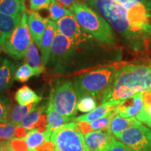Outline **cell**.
I'll list each match as a JSON object with an SVG mask.
<instances>
[{
	"instance_id": "6da1fadb",
	"label": "cell",
	"mask_w": 151,
	"mask_h": 151,
	"mask_svg": "<svg viewBox=\"0 0 151 151\" xmlns=\"http://www.w3.org/2000/svg\"><path fill=\"white\" fill-rule=\"evenodd\" d=\"M97 11L134 50L146 48L151 38V1L124 6L113 0H81Z\"/></svg>"
},
{
	"instance_id": "7a4b0ae2",
	"label": "cell",
	"mask_w": 151,
	"mask_h": 151,
	"mask_svg": "<svg viewBox=\"0 0 151 151\" xmlns=\"http://www.w3.org/2000/svg\"><path fill=\"white\" fill-rule=\"evenodd\" d=\"M151 90V66L129 65L117 70L113 80L104 94L101 104L120 103L134 94Z\"/></svg>"
},
{
	"instance_id": "3957f363",
	"label": "cell",
	"mask_w": 151,
	"mask_h": 151,
	"mask_svg": "<svg viewBox=\"0 0 151 151\" xmlns=\"http://www.w3.org/2000/svg\"><path fill=\"white\" fill-rule=\"evenodd\" d=\"M70 11L79 25L87 33L100 42L110 46L116 45L113 28L97 11L81 0L73 3Z\"/></svg>"
},
{
	"instance_id": "277c9868",
	"label": "cell",
	"mask_w": 151,
	"mask_h": 151,
	"mask_svg": "<svg viewBox=\"0 0 151 151\" xmlns=\"http://www.w3.org/2000/svg\"><path fill=\"white\" fill-rule=\"evenodd\" d=\"M118 70L116 65H109L73 77V84L78 99L86 96L99 99L112 83Z\"/></svg>"
},
{
	"instance_id": "5b68a950",
	"label": "cell",
	"mask_w": 151,
	"mask_h": 151,
	"mask_svg": "<svg viewBox=\"0 0 151 151\" xmlns=\"http://www.w3.org/2000/svg\"><path fill=\"white\" fill-rule=\"evenodd\" d=\"M78 97L73 81L62 79L55 83L50 90L48 106L72 120L76 113Z\"/></svg>"
},
{
	"instance_id": "8992f818",
	"label": "cell",
	"mask_w": 151,
	"mask_h": 151,
	"mask_svg": "<svg viewBox=\"0 0 151 151\" xmlns=\"http://www.w3.org/2000/svg\"><path fill=\"white\" fill-rule=\"evenodd\" d=\"M28 15L29 13L24 11L18 25L1 48L5 53L16 60H21L25 57L28 47L33 41L27 25Z\"/></svg>"
},
{
	"instance_id": "52a82bcc",
	"label": "cell",
	"mask_w": 151,
	"mask_h": 151,
	"mask_svg": "<svg viewBox=\"0 0 151 151\" xmlns=\"http://www.w3.org/2000/svg\"><path fill=\"white\" fill-rule=\"evenodd\" d=\"M50 140L55 146V151H89L83 134L76 129L72 121L54 130Z\"/></svg>"
},
{
	"instance_id": "ba28073f",
	"label": "cell",
	"mask_w": 151,
	"mask_h": 151,
	"mask_svg": "<svg viewBox=\"0 0 151 151\" xmlns=\"http://www.w3.org/2000/svg\"><path fill=\"white\" fill-rule=\"evenodd\" d=\"M117 139L132 151H151V130L142 124L128 128Z\"/></svg>"
},
{
	"instance_id": "9c48e42d",
	"label": "cell",
	"mask_w": 151,
	"mask_h": 151,
	"mask_svg": "<svg viewBox=\"0 0 151 151\" xmlns=\"http://www.w3.org/2000/svg\"><path fill=\"white\" fill-rule=\"evenodd\" d=\"M89 151H109L116 141L109 131H92L84 136Z\"/></svg>"
},
{
	"instance_id": "30bf717a",
	"label": "cell",
	"mask_w": 151,
	"mask_h": 151,
	"mask_svg": "<svg viewBox=\"0 0 151 151\" xmlns=\"http://www.w3.org/2000/svg\"><path fill=\"white\" fill-rule=\"evenodd\" d=\"M143 92H139L122 100L117 105L115 111L123 118H134L143 108Z\"/></svg>"
},
{
	"instance_id": "8fae6325",
	"label": "cell",
	"mask_w": 151,
	"mask_h": 151,
	"mask_svg": "<svg viewBox=\"0 0 151 151\" xmlns=\"http://www.w3.org/2000/svg\"><path fill=\"white\" fill-rule=\"evenodd\" d=\"M48 22L49 19L43 18L37 11L29 13L27 18L28 28L34 42L38 47L40 46L41 38L46 31Z\"/></svg>"
},
{
	"instance_id": "7c38bea8",
	"label": "cell",
	"mask_w": 151,
	"mask_h": 151,
	"mask_svg": "<svg viewBox=\"0 0 151 151\" xmlns=\"http://www.w3.org/2000/svg\"><path fill=\"white\" fill-rule=\"evenodd\" d=\"M57 29H58V27H57L56 22L51 20H49L46 31L43 33V37L41 38V44L39 46L41 52V61L44 67L48 65L49 60H50Z\"/></svg>"
},
{
	"instance_id": "4fadbf2b",
	"label": "cell",
	"mask_w": 151,
	"mask_h": 151,
	"mask_svg": "<svg viewBox=\"0 0 151 151\" xmlns=\"http://www.w3.org/2000/svg\"><path fill=\"white\" fill-rule=\"evenodd\" d=\"M16 66L7 58H3L0 65V94L12 86L15 80Z\"/></svg>"
},
{
	"instance_id": "5bb4252c",
	"label": "cell",
	"mask_w": 151,
	"mask_h": 151,
	"mask_svg": "<svg viewBox=\"0 0 151 151\" xmlns=\"http://www.w3.org/2000/svg\"><path fill=\"white\" fill-rule=\"evenodd\" d=\"M118 103L106 102L101 104L91 112L74 118L71 121L74 122H91L104 117H106L114 112Z\"/></svg>"
},
{
	"instance_id": "9a60e30c",
	"label": "cell",
	"mask_w": 151,
	"mask_h": 151,
	"mask_svg": "<svg viewBox=\"0 0 151 151\" xmlns=\"http://www.w3.org/2000/svg\"><path fill=\"white\" fill-rule=\"evenodd\" d=\"M21 16L12 17L0 13V50L18 25Z\"/></svg>"
},
{
	"instance_id": "2e32d148",
	"label": "cell",
	"mask_w": 151,
	"mask_h": 151,
	"mask_svg": "<svg viewBox=\"0 0 151 151\" xmlns=\"http://www.w3.org/2000/svg\"><path fill=\"white\" fill-rule=\"evenodd\" d=\"M141 124V122L135 118H123L116 114L111 120L108 131L117 138L122 132L128 128Z\"/></svg>"
},
{
	"instance_id": "e0dca14e",
	"label": "cell",
	"mask_w": 151,
	"mask_h": 151,
	"mask_svg": "<svg viewBox=\"0 0 151 151\" xmlns=\"http://www.w3.org/2000/svg\"><path fill=\"white\" fill-rule=\"evenodd\" d=\"M26 63H27L30 67L35 70L36 76H39L44 71L45 67L43 66L41 58L39 52V49L37 48L36 43L32 41L28 47L25 55Z\"/></svg>"
},
{
	"instance_id": "ac0fdd59",
	"label": "cell",
	"mask_w": 151,
	"mask_h": 151,
	"mask_svg": "<svg viewBox=\"0 0 151 151\" xmlns=\"http://www.w3.org/2000/svg\"><path fill=\"white\" fill-rule=\"evenodd\" d=\"M26 11L22 0H0V13L12 17L21 16Z\"/></svg>"
},
{
	"instance_id": "d6986e66",
	"label": "cell",
	"mask_w": 151,
	"mask_h": 151,
	"mask_svg": "<svg viewBox=\"0 0 151 151\" xmlns=\"http://www.w3.org/2000/svg\"><path fill=\"white\" fill-rule=\"evenodd\" d=\"M37 104H31L27 106L20 104L11 106L7 119L8 123L19 125L28 113L37 106Z\"/></svg>"
},
{
	"instance_id": "ffe728a7",
	"label": "cell",
	"mask_w": 151,
	"mask_h": 151,
	"mask_svg": "<svg viewBox=\"0 0 151 151\" xmlns=\"http://www.w3.org/2000/svg\"><path fill=\"white\" fill-rule=\"evenodd\" d=\"M15 99L18 104L27 106L31 104H39L42 97L38 95L34 90L27 86H23L15 93Z\"/></svg>"
},
{
	"instance_id": "44dd1931",
	"label": "cell",
	"mask_w": 151,
	"mask_h": 151,
	"mask_svg": "<svg viewBox=\"0 0 151 151\" xmlns=\"http://www.w3.org/2000/svg\"><path fill=\"white\" fill-rule=\"evenodd\" d=\"M52 131L50 128L44 132H40L37 130V128L29 130L27 132V135L24 137L27 141L29 150H32L44 143L45 141H50L51 137Z\"/></svg>"
},
{
	"instance_id": "7402d4cb",
	"label": "cell",
	"mask_w": 151,
	"mask_h": 151,
	"mask_svg": "<svg viewBox=\"0 0 151 151\" xmlns=\"http://www.w3.org/2000/svg\"><path fill=\"white\" fill-rule=\"evenodd\" d=\"M47 107H48V106H46L45 104L36 107L35 109H34L32 111H31L28 113L25 118L22 120L19 126H21L28 131L35 128L36 124L39 121L41 115L44 111H46Z\"/></svg>"
},
{
	"instance_id": "603a6c76",
	"label": "cell",
	"mask_w": 151,
	"mask_h": 151,
	"mask_svg": "<svg viewBox=\"0 0 151 151\" xmlns=\"http://www.w3.org/2000/svg\"><path fill=\"white\" fill-rule=\"evenodd\" d=\"M45 113H46L47 119H48V128H50L52 132L71 122V120L62 116L61 114L48 106L47 107Z\"/></svg>"
},
{
	"instance_id": "cb8c5ba5",
	"label": "cell",
	"mask_w": 151,
	"mask_h": 151,
	"mask_svg": "<svg viewBox=\"0 0 151 151\" xmlns=\"http://www.w3.org/2000/svg\"><path fill=\"white\" fill-rule=\"evenodd\" d=\"M50 20L54 22H57L66 16L73 15V13L60 4L57 0H51V4L49 8Z\"/></svg>"
},
{
	"instance_id": "d4e9b609",
	"label": "cell",
	"mask_w": 151,
	"mask_h": 151,
	"mask_svg": "<svg viewBox=\"0 0 151 151\" xmlns=\"http://www.w3.org/2000/svg\"><path fill=\"white\" fill-rule=\"evenodd\" d=\"M32 76H36V73L27 63L20 66L15 73V80L20 83L27 82Z\"/></svg>"
},
{
	"instance_id": "484cf974",
	"label": "cell",
	"mask_w": 151,
	"mask_h": 151,
	"mask_svg": "<svg viewBox=\"0 0 151 151\" xmlns=\"http://www.w3.org/2000/svg\"><path fill=\"white\" fill-rule=\"evenodd\" d=\"M97 101L93 97L86 96L78 99L76 105L77 111L81 113H90L97 108Z\"/></svg>"
},
{
	"instance_id": "4316f807",
	"label": "cell",
	"mask_w": 151,
	"mask_h": 151,
	"mask_svg": "<svg viewBox=\"0 0 151 151\" xmlns=\"http://www.w3.org/2000/svg\"><path fill=\"white\" fill-rule=\"evenodd\" d=\"M117 114L116 111L113 112L109 116L104 117L93 122H89L90 128L92 131H108L110 123L113 117Z\"/></svg>"
},
{
	"instance_id": "83f0119b",
	"label": "cell",
	"mask_w": 151,
	"mask_h": 151,
	"mask_svg": "<svg viewBox=\"0 0 151 151\" xmlns=\"http://www.w3.org/2000/svg\"><path fill=\"white\" fill-rule=\"evenodd\" d=\"M17 127L11 123H0V141H10L16 137Z\"/></svg>"
},
{
	"instance_id": "f1b7e54d",
	"label": "cell",
	"mask_w": 151,
	"mask_h": 151,
	"mask_svg": "<svg viewBox=\"0 0 151 151\" xmlns=\"http://www.w3.org/2000/svg\"><path fill=\"white\" fill-rule=\"evenodd\" d=\"M11 106L10 99L0 94V123H8L7 119Z\"/></svg>"
},
{
	"instance_id": "f546056e",
	"label": "cell",
	"mask_w": 151,
	"mask_h": 151,
	"mask_svg": "<svg viewBox=\"0 0 151 151\" xmlns=\"http://www.w3.org/2000/svg\"><path fill=\"white\" fill-rule=\"evenodd\" d=\"M29 8L32 11L49 9L51 0H29Z\"/></svg>"
},
{
	"instance_id": "4dcf8cb0",
	"label": "cell",
	"mask_w": 151,
	"mask_h": 151,
	"mask_svg": "<svg viewBox=\"0 0 151 151\" xmlns=\"http://www.w3.org/2000/svg\"><path fill=\"white\" fill-rule=\"evenodd\" d=\"M9 142L14 151H28L29 150L25 138H14Z\"/></svg>"
},
{
	"instance_id": "1f68e13d",
	"label": "cell",
	"mask_w": 151,
	"mask_h": 151,
	"mask_svg": "<svg viewBox=\"0 0 151 151\" xmlns=\"http://www.w3.org/2000/svg\"><path fill=\"white\" fill-rule=\"evenodd\" d=\"M136 118L141 122L146 123L151 120V104L148 106H143L141 112L136 116Z\"/></svg>"
},
{
	"instance_id": "d6a6232c",
	"label": "cell",
	"mask_w": 151,
	"mask_h": 151,
	"mask_svg": "<svg viewBox=\"0 0 151 151\" xmlns=\"http://www.w3.org/2000/svg\"><path fill=\"white\" fill-rule=\"evenodd\" d=\"M48 122L47 119L46 114H41L39 120L36 124L35 128H37V130L40 132H44L48 129Z\"/></svg>"
},
{
	"instance_id": "836d02e7",
	"label": "cell",
	"mask_w": 151,
	"mask_h": 151,
	"mask_svg": "<svg viewBox=\"0 0 151 151\" xmlns=\"http://www.w3.org/2000/svg\"><path fill=\"white\" fill-rule=\"evenodd\" d=\"M113 1L119 4L124 6L128 7L148 2L151 0H113Z\"/></svg>"
},
{
	"instance_id": "e575fe53",
	"label": "cell",
	"mask_w": 151,
	"mask_h": 151,
	"mask_svg": "<svg viewBox=\"0 0 151 151\" xmlns=\"http://www.w3.org/2000/svg\"><path fill=\"white\" fill-rule=\"evenodd\" d=\"M35 151H55V146L51 140L45 141L42 144L34 149Z\"/></svg>"
},
{
	"instance_id": "d590c367",
	"label": "cell",
	"mask_w": 151,
	"mask_h": 151,
	"mask_svg": "<svg viewBox=\"0 0 151 151\" xmlns=\"http://www.w3.org/2000/svg\"><path fill=\"white\" fill-rule=\"evenodd\" d=\"M109 151H132L129 148H127L125 145L120 141H116L113 143V146Z\"/></svg>"
},
{
	"instance_id": "8d00e7d4",
	"label": "cell",
	"mask_w": 151,
	"mask_h": 151,
	"mask_svg": "<svg viewBox=\"0 0 151 151\" xmlns=\"http://www.w3.org/2000/svg\"><path fill=\"white\" fill-rule=\"evenodd\" d=\"M27 130L24 129V128L21 127V126L18 125L16 131V137L15 138H18V139L24 138L27 135Z\"/></svg>"
},
{
	"instance_id": "74e56055",
	"label": "cell",
	"mask_w": 151,
	"mask_h": 151,
	"mask_svg": "<svg viewBox=\"0 0 151 151\" xmlns=\"http://www.w3.org/2000/svg\"><path fill=\"white\" fill-rule=\"evenodd\" d=\"M0 151H14L9 141H0Z\"/></svg>"
},
{
	"instance_id": "f35d334b",
	"label": "cell",
	"mask_w": 151,
	"mask_h": 151,
	"mask_svg": "<svg viewBox=\"0 0 151 151\" xmlns=\"http://www.w3.org/2000/svg\"><path fill=\"white\" fill-rule=\"evenodd\" d=\"M57 1H58L60 4L63 6L66 7V8L69 9V10H71L73 3L76 2V1H78V0H57Z\"/></svg>"
},
{
	"instance_id": "ab89813d",
	"label": "cell",
	"mask_w": 151,
	"mask_h": 151,
	"mask_svg": "<svg viewBox=\"0 0 151 151\" xmlns=\"http://www.w3.org/2000/svg\"><path fill=\"white\" fill-rule=\"evenodd\" d=\"M146 125H148V127L151 129V120H150V121H148V122H146Z\"/></svg>"
},
{
	"instance_id": "60d3db41",
	"label": "cell",
	"mask_w": 151,
	"mask_h": 151,
	"mask_svg": "<svg viewBox=\"0 0 151 151\" xmlns=\"http://www.w3.org/2000/svg\"><path fill=\"white\" fill-rule=\"evenodd\" d=\"M1 60H2V58H1V55H0V65H1Z\"/></svg>"
},
{
	"instance_id": "b9f144b4",
	"label": "cell",
	"mask_w": 151,
	"mask_h": 151,
	"mask_svg": "<svg viewBox=\"0 0 151 151\" xmlns=\"http://www.w3.org/2000/svg\"><path fill=\"white\" fill-rule=\"evenodd\" d=\"M28 151H35L34 149H32V150H28Z\"/></svg>"
},
{
	"instance_id": "7bdbcfd3",
	"label": "cell",
	"mask_w": 151,
	"mask_h": 151,
	"mask_svg": "<svg viewBox=\"0 0 151 151\" xmlns=\"http://www.w3.org/2000/svg\"><path fill=\"white\" fill-rule=\"evenodd\" d=\"M0 55H1V50H0Z\"/></svg>"
},
{
	"instance_id": "ee69618b",
	"label": "cell",
	"mask_w": 151,
	"mask_h": 151,
	"mask_svg": "<svg viewBox=\"0 0 151 151\" xmlns=\"http://www.w3.org/2000/svg\"><path fill=\"white\" fill-rule=\"evenodd\" d=\"M22 1H25V0H22Z\"/></svg>"
}]
</instances>
